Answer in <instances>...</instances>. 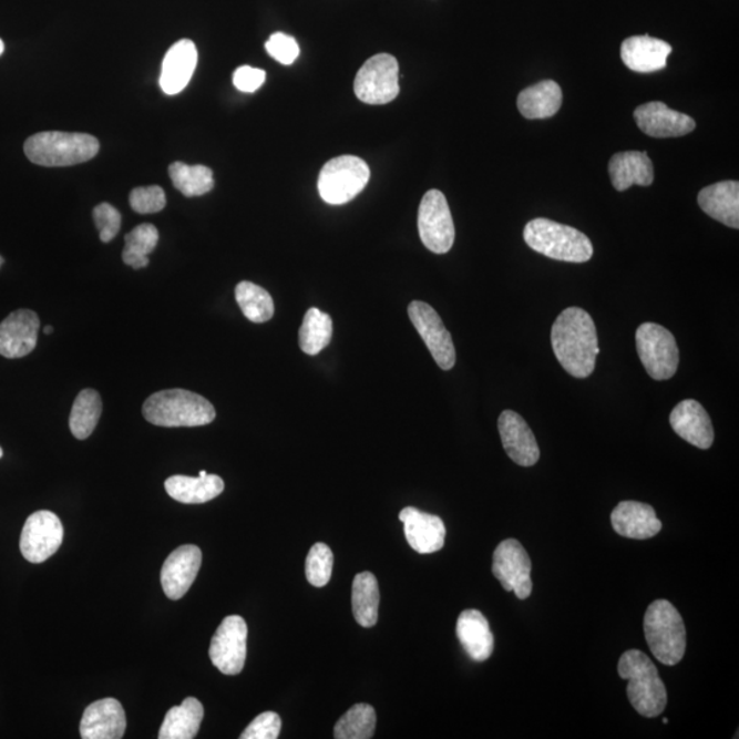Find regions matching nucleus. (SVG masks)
<instances>
[{"label": "nucleus", "mask_w": 739, "mask_h": 739, "mask_svg": "<svg viewBox=\"0 0 739 739\" xmlns=\"http://www.w3.org/2000/svg\"><path fill=\"white\" fill-rule=\"evenodd\" d=\"M645 639L651 654L666 666L678 665L686 651V627L670 602L651 603L644 616Z\"/></svg>", "instance_id": "6"}, {"label": "nucleus", "mask_w": 739, "mask_h": 739, "mask_svg": "<svg viewBox=\"0 0 739 739\" xmlns=\"http://www.w3.org/2000/svg\"><path fill=\"white\" fill-rule=\"evenodd\" d=\"M377 725L376 709L370 704H355L335 726L336 739H370Z\"/></svg>", "instance_id": "37"}, {"label": "nucleus", "mask_w": 739, "mask_h": 739, "mask_svg": "<svg viewBox=\"0 0 739 739\" xmlns=\"http://www.w3.org/2000/svg\"><path fill=\"white\" fill-rule=\"evenodd\" d=\"M380 609V586L374 574L360 573L352 584V610L355 620L362 627L376 626Z\"/></svg>", "instance_id": "31"}, {"label": "nucleus", "mask_w": 739, "mask_h": 739, "mask_svg": "<svg viewBox=\"0 0 739 739\" xmlns=\"http://www.w3.org/2000/svg\"><path fill=\"white\" fill-rule=\"evenodd\" d=\"M674 432L689 444L709 450L715 440L711 418L696 400H684L675 407L670 415Z\"/></svg>", "instance_id": "21"}, {"label": "nucleus", "mask_w": 739, "mask_h": 739, "mask_svg": "<svg viewBox=\"0 0 739 739\" xmlns=\"http://www.w3.org/2000/svg\"><path fill=\"white\" fill-rule=\"evenodd\" d=\"M618 673L626 679L627 697L636 712L645 718H656L667 707V689L654 661L644 651L630 649L619 659Z\"/></svg>", "instance_id": "3"}, {"label": "nucleus", "mask_w": 739, "mask_h": 739, "mask_svg": "<svg viewBox=\"0 0 739 739\" xmlns=\"http://www.w3.org/2000/svg\"><path fill=\"white\" fill-rule=\"evenodd\" d=\"M698 206L718 223L739 228V184L720 182L707 186L698 194Z\"/></svg>", "instance_id": "25"}, {"label": "nucleus", "mask_w": 739, "mask_h": 739, "mask_svg": "<svg viewBox=\"0 0 739 739\" xmlns=\"http://www.w3.org/2000/svg\"><path fill=\"white\" fill-rule=\"evenodd\" d=\"M637 352L645 370L656 381L670 380L679 366V348L670 330L647 322L636 333Z\"/></svg>", "instance_id": "8"}, {"label": "nucleus", "mask_w": 739, "mask_h": 739, "mask_svg": "<svg viewBox=\"0 0 739 739\" xmlns=\"http://www.w3.org/2000/svg\"><path fill=\"white\" fill-rule=\"evenodd\" d=\"M103 410L102 398L93 389H84L74 400L72 412H70V432L78 440H86L96 429Z\"/></svg>", "instance_id": "32"}, {"label": "nucleus", "mask_w": 739, "mask_h": 739, "mask_svg": "<svg viewBox=\"0 0 739 739\" xmlns=\"http://www.w3.org/2000/svg\"><path fill=\"white\" fill-rule=\"evenodd\" d=\"M673 47L660 39L632 37L622 43L620 57L625 65L637 73H654L667 66Z\"/></svg>", "instance_id": "23"}, {"label": "nucleus", "mask_w": 739, "mask_h": 739, "mask_svg": "<svg viewBox=\"0 0 739 739\" xmlns=\"http://www.w3.org/2000/svg\"><path fill=\"white\" fill-rule=\"evenodd\" d=\"M4 51V43L2 42V39H0V55L3 54Z\"/></svg>", "instance_id": "45"}, {"label": "nucleus", "mask_w": 739, "mask_h": 739, "mask_svg": "<svg viewBox=\"0 0 739 739\" xmlns=\"http://www.w3.org/2000/svg\"><path fill=\"white\" fill-rule=\"evenodd\" d=\"M197 65L196 45L189 39L179 40L166 52L162 63L161 89L166 95H177L189 84Z\"/></svg>", "instance_id": "22"}, {"label": "nucleus", "mask_w": 739, "mask_h": 739, "mask_svg": "<svg viewBox=\"0 0 739 739\" xmlns=\"http://www.w3.org/2000/svg\"><path fill=\"white\" fill-rule=\"evenodd\" d=\"M458 639L471 659L485 661L492 656L494 637L489 622L480 610L465 609L459 615Z\"/></svg>", "instance_id": "27"}, {"label": "nucleus", "mask_w": 739, "mask_h": 739, "mask_svg": "<svg viewBox=\"0 0 739 739\" xmlns=\"http://www.w3.org/2000/svg\"><path fill=\"white\" fill-rule=\"evenodd\" d=\"M2 456H3V450H2V448H0V458H2Z\"/></svg>", "instance_id": "47"}, {"label": "nucleus", "mask_w": 739, "mask_h": 739, "mask_svg": "<svg viewBox=\"0 0 739 739\" xmlns=\"http://www.w3.org/2000/svg\"><path fill=\"white\" fill-rule=\"evenodd\" d=\"M3 264H4V259L2 258V256H0V267H2Z\"/></svg>", "instance_id": "46"}, {"label": "nucleus", "mask_w": 739, "mask_h": 739, "mask_svg": "<svg viewBox=\"0 0 739 739\" xmlns=\"http://www.w3.org/2000/svg\"><path fill=\"white\" fill-rule=\"evenodd\" d=\"M40 319L31 310H17L0 324V355L20 359L31 353L38 345Z\"/></svg>", "instance_id": "17"}, {"label": "nucleus", "mask_w": 739, "mask_h": 739, "mask_svg": "<svg viewBox=\"0 0 739 739\" xmlns=\"http://www.w3.org/2000/svg\"><path fill=\"white\" fill-rule=\"evenodd\" d=\"M370 182V167L353 155L337 156L322 167L318 177V191L331 206L351 202Z\"/></svg>", "instance_id": "7"}, {"label": "nucleus", "mask_w": 739, "mask_h": 739, "mask_svg": "<svg viewBox=\"0 0 739 739\" xmlns=\"http://www.w3.org/2000/svg\"><path fill=\"white\" fill-rule=\"evenodd\" d=\"M205 718V709L195 697L185 698L182 706L168 709L163 720L160 739H194Z\"/></svg>", "instance_id": "30"}, {"label": "nucleus", "mask_w": 739, "mask_h": 739, "mask_svg": "<svg viewBox=\"0 0 739 739\" xmlns=\"http://www.w3.org/2000/svg\"><path fill=\"white\" fill-rule=\"evenodd\" d=\"M333 336V321L329 314L312 307L306 312L299 331L301 351L307 355H318L330 345Z\"/></svg>", "instance_id": "33"}, {"label": "nucleus", "mask_w": 739, "mask_h": 739, "mask_svg": "<svg viewBox=\"0 0 739 739\" xmlns=\"http://www.w3.org/2000/svg\"><path fill=\"white\" fill-rule=\"evenodd\" d=\"M418 230L429 252L440 255L451 252L455 243V225L447 197L439 189L424 194L418 212Z\"/></svg>", "instance_id": "9"}, {"label": "nucleus", "mask_w": 739, "mask_h": 739, "mask_svg": "<svg viewBox=\"0 0 739 739\" xmlns=\"http://www.w3.org/2000/svg\"><path fill=\"white\" fill-rule=\"evenodd\" d=\"M165 489L172 499L183 504H203L212 502L224 492L225 482L220 476L207 474L202 470L199 476L173 475L165 482Z\"/></svg>", "instance_id": "28"}, {"label": "nucleus", "mask_w": 739, "mask_h": 739, "mask_svg": "<svg viewBox=\"0 0 739 739\" xmlns=\"http://www.w3.org/2000/svg\"><path fill=\"white\" fill-rule=\"evenodd\" d=\"M563 93L555 81L545 80L523 90L517 96V109L527 120H545L562 107Z\"/></svg>", "instance_id": "29"}, {"label": "nucleus", "mask_w": 739, "mask_h": 739, "mask_svg": "<svg viewBox=\"0 0 739 739\" xmlns=\"http://www.w3.org/2000/svg\"><path fill=\"white\" fill-rule=\"evenodd\" d=\"M265 80V70L252 66L238 68L235 74H233V84H235L238 91L246 93L258 91L264 85Z\"/></svg>", "instance_id": "43"}, {"label": "nucleus", "mask_w": 739, "mask_h": 739, "mask_svg": "<svg viewBox=\"0 0 739 739\" xmlns=\"http://www.w3.org/2000/svg\"><path fill=\"white\" fill-rule=\"evenodd\" d=\"M265 47L267 54L275 58L283 65H292L296 58L300 54L298 42L292 37H289V34L283 32L271 34Z\"/></svg>", "instance_id": "40"}, {"label": "nucleus", "mask_w": 739, "mask_h": 739, "mask_svg": "<svg viewBox=\"0 0 739 739\" xmlns=\"http://www.w3.org/2000/svg\"><path fill=\"white\" fill-rule=\"evenodd\" d=\"M168 176L174 188L186 197L203 196L214 188L213 171L206 166L174 162L168 166Z\"/></svg>", "instance_id": "34"}, {"label": "nucleus", "mask_w": 739, "mask_h": 739, "mask_svg": "<svg viewBox=\"0 0 739 739\" xmlns=\"http://www.w3.org/2000/svg\"><path fill=\"white\" fill-rule=\"evenodd\" d=\"M160 242V232L151 224H142L125 236V248L122 260L133 269H144L150 265L148 255Z\"/></svg>", "instance_id": "35"}, {"label": "nucleus", "mask_w": 739, "mask_h": 739, "mask_svg": "<svg viewBox=\"0 0 739 739\" xmlns=\"http://www.w3.org/2000/svg\"><path fill=\"white\" fill-rule=\"evenodd\" d=\"M125 730L126 715L115 698H103L91 704L80 725L83 739H120L124 737Z\"/></svg>", "instance_id": "20"}, {"label": "nucleus", "mask_w": 739, "mask_h": 739, "mask_svg": "<svg viewBox=\"0 0 739 739\" xmlns=\"http://www.w3.org/2000/svg\"><path fill=\"white\" fill-rule=\"evenodd\" d=\"M634 120L645 135L657 138L680 137L696 130L691 116L675 112L661 102L642 104L634 112Z\"/></svg>", "instance_id": "16"}, {"label": "nucleus", "mask_w": 739, "mask_h": 739, "mask_svg": "<svg viewBox=\"0 0 739 739\" xmlns=\"http://www.w3.org/2000/svg\"><path fill=\"white\" fill-rule=\"evenodd\" d=\"M63 543V526L54 512L38 511L23 525L20 550L31 563H43L57 554Z\"/></svg>", "instance_id": "13"}, {"label": "nucleus", "mask_w": 739, "mask_h": 739, "mask_svg": "<svg viewBox=\"0 0 739 739\" xmlns=\"http://www.w3.org/2000/svg\"><path fill=\"white\" fill-rule=\"evenodd\" d=\"M202 566V551L196 545H183L172 552L163 564L161 584L171 601H179L194 584Z\"/></svg>", "instance_id": "15"}, {"label": "nucleus", "mask_w": 739, "mask_h": 739, "mask_svg": "<svg viewBox=\"0 0 739 739\" xmlns=\"http://www.w3.org/2000/svg\"><path fill=\"white\" fill-rule=\"evenodd\" d=\"M523 237L533 252L569 264H585L595 253L585 233L546 218L531 220Z\"/></svg>", "instance_id": "4"}, {"label": "nucleus", "mask_w": 739, "mask_h": 739, "mask_svg": "<svg viewBox=\"0 0 739 739\" xmlns=\"http://www.w3.org/2000/svg\"><path fill=\"white\" fill-rule=\"evenodd\" d=\"M409 317L435 363L442 370H451L456 363L455 346L438 311L428 302L412 301L409 306Z\"/></svg>", "instance_id": "14"}, {"label": "nucleus", "mask_w": 739, "mask_h": 739, "mask_svg": "<svg viewBox=\"0 0 739 739\" xmlns=\"http://www.w3.org/2000/svg\"><path fill=\"white\" fill-rule=\"evenodd\" d=\"M492 573L504 591L526 601L533 592L532 561L520 541L504 540L493 554Z\"/></svg>", "instance_id": "11"}, {"label": "nucleus", "mask_w": 739, "mask_h": 739, "mask_svg": "<svg viewBox=\"0 0 739 739\" xmlns=\"http://www.w3.org/2000/svg\"><path fill=\"white\" fill-rule=\"evenodd\" d=\"M93 219H95L99 235L103 243H110L119 235L121 229V214L119 209L109 205V203H101L93 209Z\"/></svg>", "instance_id": "42"}, {"label": "nucleus", "mask_w": 739, "mask_h": 739, "mask_svg": "<svg viewBox=\"0 0 739 739\" xmlns=\"http://www.w3.org/2000/svg\"><path fill=\"white\" fill-rule=\"evenodd\" d=\"M609 176L614 188L624 192L632 185L649 186L654 183V163L645 151H625L609 161Z\"/></svg>", "instance_id": "26"}, {"label": "nucleus", "mask_w": 739, "mask_h": 739, "mask_svg": "<svg viewBox=\"0 0 739 739\" xmlns=\"http://www.w3.org/2000/svg\"><path fill=\"white\" fill-rule=\"evenodd\" d=\"M43 331H44V335H52V333H54V328H52V326L49 325V326H45Z\"/></svg>", "instance_id": "44"}, {"label": "nucleus", "mask_w": 739, "mask_h": 739, "mask_svg": "<svg viewBox=\"0 0 739 739\" xmlns=\"http://www.w3.org/2000/svg\"><path fill=\"white\" fill-rule=\"evenodd\" d=\"M133 212L138 214H155L162 212L166 206L165 191L158 185L140 186L131 192L130 196Z\"/></svg>", "instance_id": "39"}, {"label": "nucleus", "mask_w": 739, "mask_h": 739, "mask_svg": "<svg viewBox=\"0 0 739 739\" xmlns=\"http://www.w3.org/2000/svg\"><path fill=\"white\" fill-rule=\"evenodd\" d=\"M99 147L97 138L85 133L42 132L29 137L23 151L34 165L58 167L89 162Z\"/></svg>", "instance_id": "5"}, {"label": "nucleus", "mask_w": 739, "mask_h": 739, "mask_svg": "<svg viewBox=\"0 0 739 739\" xmlns=\"http://www.w3.org/2000/svg\"><path fill=\"white\" fill-rule=\"evenodd\" d=\"M355 95L368 104H387L400 92L399 62L391 54L371 57L359 69L353 84Z\"/></svg>", "instance_id": "10"}, {"label": "nucleus", "mask_w": 739, "mask_h": 739, "mask_svg": "<svg viewBox=\"0 0 739 739\" xmlns=\"http://www.w3.org/2000/svg\"><path fill=\"white\" fill-rule=\"evenodd\" d=\"M610 522L616 533L632 540H648L661 532V522L657 520L651 505L638 502H622L610 514Z\"/></svg>", "instance_id": "24"}, {"label": "nucleus", "mask_w": 739, "mask_h": 739, "mask_svg": "<svg viewBox=\"0 0 739 739\" xmlns=\"http://www.w3.org/2000/svg\"><path fill=\"white\" fill-rule=\"evenodd\" d=\"M283 721L276 712H264L243 731L242 739H276L281 732Z\"/></svg>", "instance_id": "41"}, {"label": "nucleus", "mask_w": 739, "mask_h": 739, "mask_svg": "<svg viewBox=\"0 0 739 739\" xmlns=\"http://www.w3.org/2000/svg\"><path fill=\"white\" fill-rule=\"evenodd\" d=\"M333 552L328 545L322 543L312 545L306 561L307 581L316 587L328 585L333 573Z\"/></svg>", "instance_id": "38"}, {"label": "nucleus", "mask_w": 739, "mask_h": 739, "mask_svg": "<svg viewBox=\"0 0 739 739\" xmlns=\"http://www.w3.org/2000/svg\"><path fill=\"white\" fill-rule=\"evenodd\" d=\"M551 341L558 363L569 376H592L601 348L596 325L589 314L579 307L566 308L552 326Z\"/></svg>", "instance_id": "1"}, {"label": "nucleus", "mask_w": 739, "mask_h": 739, "mask_svg": "<svg viewBox=\"0 0 739 739\" xmlns=\"http://www.w3.org/2000/svg\"><path fill=\"white\" fill-rule=\"evenodd\" d=\"M143 415L155 427L196 428L212 423L217 412L201 394L185 389H167L145 400Z\"/></svg>", "instance_id": "2"}, {"label": "nucleus", "mask_w": 739, "mask_h": 739, "mask_svg": "<svg viewBox=\"0 0 739 739\" xmlns=\"http://www.w3.org/2000/svg\"><path fill=\"white\" fill-rule=\"evenodd\" d=\"M399 520L403 522L407 543L418 554H434L444 546L447 528L440 516L407 507L400 512Z\"/></svg>", "instance_id": "19"}, {"label": "nucleus", "mask_w": 739, "mask_h": 739, "mask_svg": "<svg viewBox=\"0 0 739 739\" xmlns=\"http://www.w3.org/2000/svg\"><path fill=\"white\" fill-rule=\"evenodd\" d=\"M248 627L238 615L223 620L209 645V659L225 675H238L247 659Z\"/></svg>", "instance_id": "12"}, {"label": "nucleus", "mask_w": 739, "mask_h": 739, "mask_svg": "<svg viewBox=\"0 0 739 739\" xmlns=\"http://www.w3.org/2000/svg\"><path fill=\"white\" fill-rule=\"evenodd\" d=\"M499 432L503 447L512 462L532 468L540 461V448L525 419L515 411H503L499 418Z\"/></svg>", "instance_id": "18"}, {"label": "nucleus", "mask_w": 739, "mask_h": 739, "mask_svg": "<svg viewBox=\"0 0 739 739\" xmlns=\"http://www.w3.org/2000/svg\"><path fill=\"white\" fill-rule=\"evenodd\" d=\"M236 300L244 317L254 324H265L275 316V301L265 288L243 281L236 287Z\"/></svg>", "instance_id": "36"}]
</instances>
